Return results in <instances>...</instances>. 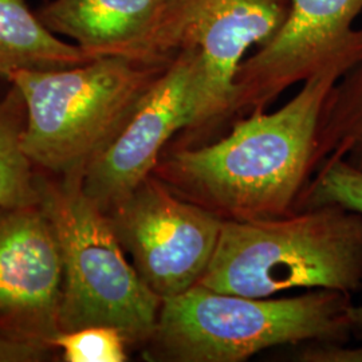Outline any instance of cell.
Listing matches in <instances>:
<instances>
[{"mask_svg": "<svg viewBox=\"0 0 362 362\" xmlns=\"http://www.w3.org/2000/svg\"><path fill=\"white\" fill-rule=\"evenodd\" d=\"M346 71L336 65L314 74L282 107L248 113L215 143L168 146L152 175L224 221L294 214L314 173L326 98Z\"/></svg>", "mask_w": 362, "mask_h": 362, "instance_id": "obj_1", "label": "cell"}, {"mask_svg": "<svg viewBox=\"0 0 362 362\" xmlns=\"http://www.w3.org/2000/svg\"><path fill=\"white\" fill-rule=\"evenodd\" d=\"M351 306V296L326 288L270 299L194 286L161 302L146 356L157 361L242 362L284 345L348 342Z\"/></svg>", "mask_w": 362, "mask_h": 362, "instance_id": "obj_2", "label": "cell"}, {"mask_svg": "<svg viewBox=\"0 0 362 362\" xmlns=\"http://www.w3.org/2000/svg\"><path fill=\"white\" fill-rule=\"evenodd\" d=\"M197 286L251 298L290 288L353 297L362 288V216L324 206L272 219L226 220Z\"/></svg>", "mask_w": 362, "mask_h": 362, "instance_id": "obj_3", "label": "cell"}, {"mask_svg": "<svg viewBox=\"0 0 362 362\" xmlns=\"http://www.w3.org/2000/svg\"><path fill=\"white\" fill-rule=\"evenodd\" d=\"M169 62L104 55L64 70L15 73L8 83L26 106L22 148L30 161L83 177Z\"/></svg>", "mask_w": 362, "mask_h": 362, "instance_id": "obj_4", "label": "cell"}, {"mask_svg": "<svg viewBox=\"0 0 362 362\" xmlns=\"http://www.w3.org/2000/svg\"><path fill=\"white\" fill-rule=\"evenodd\" d=\"M39 207L57 235L64 270L59 330L116 327L129 345L155 332L161 299L144 284L104 211L82 189V177L38 179Z\"/></svg>", "mask_w": 362, "mask_h": 362, "instance_id": "obj_5", "label": "cell"}, {"mask_svg": "<svg viewBox=\"0 0 362 362\" xmlns=\"http://www.w3.org/2000/svg\"><path fill=\"white\" fill-rule=\"evenodd\" d=\"M288 0H160L155 22L133 59L169 62L196 52L194 107L175 146L200 145L231 118L235 77L246 52L285 23Z\"/></svg>", "mask_w": 362, "mask_h": 362, "instance_id": "obj_6", "label": "cell"}, {"mask_svg": "<svg viewBox=\"0 0 362 362\" xmlns=\"http://www.w3.org/2000/svg\"><path fill=\"white\" fill-rule=\"evenodd\" d=\"M106 216L134 270L161 302L199 285L224 221L173 194L153 175Z\"/></svg>", "mask_w": 362, "mask_h": 362, "instance_id": "obj_7", "label": "cell"}, {"mask_svg": "<svg viewBox=\"0 0 362 362\" xmlns=\"http://www.w3.org/2000/svg\"><path fill=\"white\" fill-rule=\"evenodd\" d=\"M285 23L235 77L231 117L264 110L290 86L330 66L349 71L362 61V0H288Z\"/></svg>", "mask_w": 362, "mask_h": 362, "instance_id": "obj_8", "label": "cell"}, {"mask_svg": "<svg viewBox=\"0 0 362 362\" xmlns=\"http://www.w3.org/2000/svg\"><path fill=\"white\" fill-rule=\"evenodd\" d=\"M194 66V50L177 52L144 93L116 137L85 170L82 189L105 214L152 176L170 141L188 128Z\"/></svg>", "mask_w": 362, "mask_h": 362, "instance_id": "obj_9", "label": "cell"}, {"mask_svg": "<svg viewBox=\"0 0 362 362\" xmlns=\"http://www.w3.org/2000/svg\"><path fill=\"white\" fill-rule=\"evenodd\" d=\"M62 285L61 248L43 209H0V326L50 346L61 332Z\"/></svg>", "mask_w": 362, "mask_h": 362, "instance_id": "obj_10", "label": "cell"}, {"mask_svg": "<svg viewBox=\"0 0 362 362\" xmlns=\"http://www.w3.org/2000/svg\"><path fill=\"white\" fill-rule=\"evenodd\" d=\"M160 0H47L35 11L54 35H64L93 58H133L155 22Z\"/></svg>", "mask_w": 362, "mask_h": 362, "instance_id": "obj_11", "label": "cell"}, {"mask_svg": "<svg viewBox=\"0 0 362 362\" xmlns=\"http://www.w3.org/2000/svg\"><path fill=\"white\" fill-rule=\"evenodd\" d=\"M91 59L43 26L26 0H0V79L10 82L18 71L64 70Z\"/></svg>", "mask_w": 362, "mask_h": 362, "instance_id": "obj_12", "label": "cell"}, {"mask_svg": "<svg viewBox=\"0 0 362 362\" xmlns=\"http://www.w3.org/2000/svg\"><path fill=\"white\" fill-rule=\"evenodd\" d=\"M329 157L362 169V61L337 81L325 103L314 170Z\"/></svg>", "mask_w": 362, "mask_h": 362, "instance_id": "obj_13", "label": "cell"}, {"mask_svg": "<svg viewBox=\"0 0 362 362\" xmlns=\"http://www.w3.org/2000/svg\"><path fill=\"white\" fill-rule=\"evenodd\" d=\"M26 106L18 88L0 98V209L39 204L38 177L22 148Z\"/></svg>", "mask_w": 362, "mask_h": 362, "instance_id": "obj_14", "label": "cell"}, {"mask_svg": "<svg viewBox=\"0 0 362 362\" xmlns=\"http://www.w3.org/2000/svg\"><path fill=\"white\" fill-rule=\"evenodd\" d=\"M336 206L362 216V169L348 161L329 157L314 170L298 200L297 211ZM351 337L362 341V300L350 310Z\"/></svg>", "mask_w": 362, "mask_h": 362, "instance_id": "obj_15", "label": "cell"}, {"mask_svg": "<svg viewBox=\"0 0 362 362\" xmlns=\"http://www.w3.org/2000/svg\"><path fill=\"white\" fill-rule=\"evenodd\" d=\"M50 346L62 350L66 362L128 361V341L119 330L110 326H86L59 332Z\"/></svg>", "mask_w": 362, "mask_h": 362, "instance_id": "obj_16", "label": "cell"}, {"mask_svg": "<svg viewBox=\"0 0 362 362\" xmlns=\"http://www.w3.org/2000/svg\"><path fill=\"white\" fill-rule=\"evenodd\" d=\"M303 362H362V345L350 346L348 342H310L298 353Z\"/></svg>", "mask_w": 362, "mask_h": 362, "instance_id": "obj_17", "label": "cell"}, {"mask_svg": "<svg viewBox=\"0 0 362 362\" xmlns=\"http://www.w3.org/2000/svg\"><path fill=\"white\" fill-rule=\"evenodd\" d=\"M46 345L13 336H0V362L43 361L47 356Z\"/></svg>", "mask_w": 362, "mask_h": 362, "instance_id": "obj_18", "label": "cell"}]
</instances>
